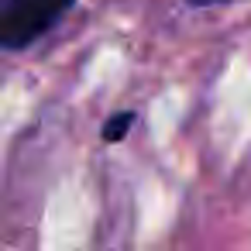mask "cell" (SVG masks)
I'll list each match as a JSON object with an SVG mask.
<instances>
[{"instance_id":"obj_1","label":"cell","mask_w":251,"mask_h":251,"mask_svg":"<svg viewBox=\"0 0 251 251\" xmlns=\"http://www.w3.org/2000/svg\"><path fill=\"white\" fill-rule=\"evenodd\" d=\"M73 0H7L4 21H0V38L7 49H21L45 35L66 11Z\"/></svg>"},{"instance_id":"obj_2","label":"cell","mask_w":251,"mask_h":251,"mask_svg":"<svg viewBox=\"0 0 251 251\" xmlns=\"http://www.w3.org/2000/svg\"><path fill=\"white\" fill-rule=\"evenodd\" d=\"M131 121H134L131 114H121L117 121H110V124L103 127V138H107V141H121V134L127 131V124H131Z\"/></svg>"},{"instance_id":"obj_3","label":"cell","mask_w":251,"mask_h":251,"mask_svg":"<svg viewBox=\"0 0 251 251\" xmlns=\"http://www.w3.org/2000/svg\"><path fill=\"white\" fill-rule=\"evenodd\" d=\"M193 4H220V0H193Z\"/></svg>"}]
</instances>
